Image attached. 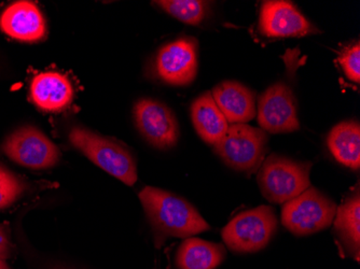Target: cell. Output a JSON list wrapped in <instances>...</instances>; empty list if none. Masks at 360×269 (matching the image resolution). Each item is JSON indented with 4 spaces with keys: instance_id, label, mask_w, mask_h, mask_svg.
<instances>
[{
    "instance_id": "obj_1",
    "label": "cell",
    "mask_w": 360,
    "mask_h": 269,
    "mask_svg": "<svg viewBox=\"0 0 360 269\" xmlns=\"http://www.w3.org/2000/svg\"><path fill=\"white\" fill-rule=\"evenodd\" d=\"M139 196L158 247L167 238H190L210 228L189 202L175 194L146 187Z\"/></svg>"
},
{
    "instance_id": "obj_2",
    "label": "cell",
    "mask_w": 360,
    "mask_h": 269,
    "mask_svg": "<svg viewBox=\"0 0 360 269\" xmlns=\"http://www.w3.org/2000/svg\"><path fill=\"white\" fill-rule=\"evenodd\" d=\"M70 141L72 147L86 155L95 165L127 185L132 187L137 181L134 157L118 141L79 126L70 129Z\"/></svg>"
},
{
    "instance_id": "obj_3",
    "label": "cell",
    "mask_w": 360,
    "mask_h": 269,
    "mask_svg": "<svg viewBox=\"0 0 360 269\" xmlns=\"http://www.w3.org/2000/svg\"><path fill=\"white\" fill-rule=\"evenodd\" d=\"M312 164L272 155L264 159L259 169L261 193L273 204H285L311 187L309 171Z\"/></svg>"
},
{
    "instance_id": "obj_4",
    "label": "cell",
    "mask_w": 360,
    "mask_h": 269,
    "mask_svg": "<svg viewBox=\"0 0 360 269\" xmlns=\"http://www.w3.org/2000/svg\"><path fill=\"white\" fill-rule=\"evenodd\" d=\"M268 143V135L262 129L248 124H230L214 150L234 171L252 173L264 162Z\"/></svg>"
},
{
    "instance_id": "obj_5",
    "label": "cell",
    "mask_w": 360,
    "mask_h": 269,
    "mask_svg": "<svg viewBox=\"0 0 360 269\" xmlns=\"http://www.w3.org/2000/svg\"><path fill=\"white\" fill-rule=\"evenodd\" d=\"M277 230L274 209L260 206L232 218L224 230L222 240L229 249L238 254H252L266 248Z\"/></svg>"
},
{
    "instance_id": "obj_6",
    "label": "cell",
    "mask_w": 360,
    "mask_h": 269,
    "mask_svg": "<svg viewBox=\"0 0 360 269\" xmlns=\"http://www.w3.org/2000/svg\"><path fill=\"white\" fill-rule=\"evenodd\" d=\"M337 214V205L328 196L309 187L284 204L282 223L296 236H307L329 228Z\"/></svg>"
},
{
    "instance_id": "obj_7",
    "label": "cell",
    "mask_w": 360,
    "mask_h": 269,
    "mask_svg": "<svg viewBox=\"0 0 360 269\" xmlns=\"http://www.w3.org/2000/svg\"><path fill=\"white\" fill-rule=\"evenodd\" d=\"M1 150L11 161L38 171L53 167L60 157L58 147L34 126L14 131L4 141Z\"/></svg>"
},
{
    "instance_id": "obj_8",
    "label": "cell",
    "mask_w": 360,
    "mask_h": 269,
    "mask_svg": "<svg viewBox=\"0 0 360 269\" xmlns=\"http://www.w3.org/2000/svg\"><path fill=\"white\" fill-rule=\"evenodd\" d=\"M198 40L180 37L162 46L155 55L153 72L169 86H189L198 74Z\"/></svg>"
},
{
    "instance_id": "obj_9",
    "label": "cell",
    "mask_w": 360,
    "mask_h": 269,
    "mask_svg": "<svg viewBox=\"0 0 360 269\" xmlns=\"http://www.w3.org/2000/svg\"><path fill=\"white\" fill-rule=\"evenodd\" d=\"M258 29L261 35L273 39L300 38L319 32L295 4L284 0L262 3Z\"/></svg>"
},
{
    "instance_id": "obj_10",
    "label": "cell",
    "mask_w": 360,
    "mask_h": 269,
    "mask_svg": "<svg viewBox=\"0 0 360 269\" xmlns=\"http://www.w3.org/2000/svg\"><path fill=\"white\" fill-rule=\"evenodd\" d=\"M133 113L137 129L153 147L160 150L175 147L179 138V126L167 105L155 99H139Z\"/></svg>"
},
{
    "instance_id": "obj_11",
    "label": "cell",
    "mask_w": 360,
    "mask_h": 269,
    "mask_svg": "<svg viewBox=\"0 0 360 269\" xmlns=\"http://www.w3.org/2000/svg\"><path fill=\"white\" fill-rule=\"evenodd\" d=\"M258 123L271 133H292L300 129L297 102L286 83L277 82L259 97Z\"/></svg>"
},
{
    "instance_id": "obj_12",
    "label": "cell",
    "mask_w": 360,
    "mask_h": 269,
    "mask_svg": "<svg viewBox=\"0 0 360 269\" xmlns=\"http://www.w3.org/2000/svg\"><path fill=\"white\" fill-rule=\"evenodd\" d=\"M0 29L19 41L37 42L46 36V24L35 4L22 0L12 4L1 13Z\"/></svg>"
},
{
    "instance_id": "obj_13",
    "label": "cell",
    "mask_w": 360,
    "mask_h": 269,
    "mask_svg": "<svg viewBox=\"0 0 360 269\" xmlns=\"http://www.w3.org/2000/svg\"><path fill=\"white\" fill-rule=\"evenodd\" d=\"M212 98L230 124H246L256 115V95L236 81H224L214 88Z\"/></svg>"
},
{
    "instance_id": "obj_14",
    "label": "cell",
    "mask_w": 360,
    "mask_h": 269,
    "mask_svg": "<svg viewBox=\"0 0 360 269\" xmlns=\"http://www.w3.org/2000/svg\"><path fill=\"white\" fill-rule=\"evenodd\" d=\"M30 97L34 104L46 112H60L68 108L74 99V88L68 76L60 72H41L32 79Z\"/></svg>"
},
{
    "instance_id": "obj_15",
    "label": "cell",
    "mask_w": 360,
    "mask_h": 269,
    "mask_svg": "<svg viewBox=\"0 0 360 269\" xmlns=\"http://www.w3.org/2000/svg\"><path fill=\"white\" fill-rule=\"evenodd\" d=\"M191 119L198 135L210 145H215L229 127L228 121L216 105L212 92L204 93L192 103Z\"/></svg>"
},
{
    "instance_id": "obj_16",
    "label": "cell",
    "mask_w": 360,
    "mask_h": 269,
    "mask_svg": "<svg viewBox=\"0 0 360 269\" xmlns=\"http://www.w3.org/2000/svg\"><path fill=\"white\" fill-rule=\"evenodd\" d=\"M335 216V236L345 252L358 262L360 254V195L358 187L337 208Z\"/></svg>"
},
{
    "instance_id": "obj_17",
    "label": "cell",
    "mask_w": 360,
    "mask_h": 269,
    "mask_svg": "<svg viewBox=\"0 0 360 269\" xmlns=\"http://www.w3.org/2000/svg\"><path fill=\"white\" fill-rule=\"evenodd\" d=\"M226 254L221 244L190 237L178 249L176 265L178 269H215L224 262Z\"/></svg>"
},
{
    "instance_id": "obj_18",
    "label": "cell",
    "mask_w": 360,
    "mask_h": 269,
    "mask_svg": "<svg viewBox=\"0 0 360 269\" xmlns=\"http://www.w3.org/2000/svg\"><path fill=\"white\" fill-rule=\"evenodd\" d=\"M331 155L342 165L358 171L360 167V125L345 121L335 125L327 138Z\"/></svg>"
},
{
    "instance_id": "obj_19",
    "label": "cell",
    "mask_w": 360,
    "mask_h": 269,
    "mask_svg": "<svg viewBox=\"0 0 360 269\" xmlns=\"http://www.w3.org/2000/svg\"><path fill=\"white\" fill-rule=\"evenodd\" d=\"M157 6L171 14L178 21L199 25L210 12V3L202 0H159Z\"/></svg>"
},
{
    "instance_id": "obj_20",
    "label": "cell",
    "mask_w": 360,
    "mask_h": 269,
    "mask_svg": "<svg viewBox=\"0 0 360 269\" xmlns=\"http://www.w3.org/2000/svg\"><path fill=\"white\" fill-rule=\"evenodd\" d=\"M25 189L19 178L0 165V210L11 206Z\"/></svg>"
},
{
    "instance_id": "obj_21",
    "label": "cell",
    "mask_w": 360,
    "mask_h": 269,
    "mask_svg": "<svg viewBox=\"0 0 360 269\" xmlns=\"http://www.w3.org/2000/svg\"><path fill=\"white\" fill-rule=\"evenodd\" d=\"M340 65L345 72V76L352 82L359 83L360 81V44L359 41L353 42L345 46L340 53Z\"/></svg>"
},
{
    "instance_id": "obj_22",
    "label": "cell",
    "mask_w": 360,
    "mask_h": 269,
    "mask_svg": "<svg viewBox=\"0 0 360 269\" xmlns=\"http://www.w3.org/2000/svg\"><path fill=\"white\" fill-rule=\"evenodd\" d=\"M12 247L10 244L7 230L0 225V261H5L11 256Z\"/></svg>"
},
{
    "instance_id": "obj_23",
    "label": "cell",
    "mask_w": 360,
    "mask_h": 269,
    "mask_svg": "<svg viewBox=\"0 0 360 269\" xmlns=\"http://www.w3.org/2000/svg\"><path fill=\"white\" fill-rule=\"evenodd\" d=\"M50 269H74L70 266H65V265H56V266L51 267Z\"/></svg>"
},
{
    "instance_id": "obj_24",
    "label": "cell",
    "mask_w": 360,
    "mask_h": 269,
    "mask_svg": "<svg viewBox=\"0 0 360 269\" xmlns=\"http://www.w3.org/2000/svg\"><path fill=\"white\" fill-rule=\"evenodd\" d=\"M0 269H11L8 266L7 263L5 261H0Z\"/></svg>"
}]
</instances>
